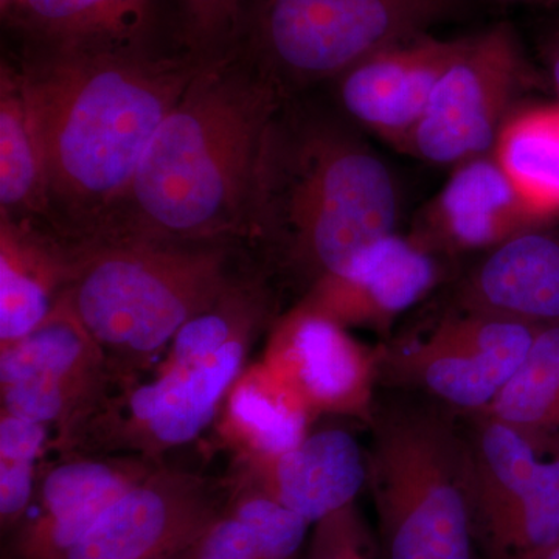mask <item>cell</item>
Wrapping results in <instances>:
<instances>
[{"label": "cell", "mask_w": 559, "mask_h": 559, "mask_svg": "<svg viewBox=\"0 0 559 559\" xmlns=\"http://www.w3.org/2000/svg\"><path fill=\"white\" fill-rule=\"evenodd\" d=\"M209 58L154 51L20 50L46 159L47 230L69 248L94 240L151 140Z\"/></svg>", "instance_id": "6da1fadb"}, {"label": "cell", "mask_w": 559, "mask_h": 559, "mask_svg": "<svg viewBox=\"0 0 559 559\" xmlns=\"http://www.w3.org/2000/svg\"><path fill=\"white\" fill-rule=\"evenodd\" d=\"M286 98L241 47L209 58L86 245L241 242L249 248L261 151Z\"/></svg>", "instance_id": "7a4b0ae2"}, {"label": "cell", "mask_w": 559, "mask_h": 559, "mask_svg": "<svg viewBox=\"0 0 559 559\" xmlns=\"http://www.w3.org/2000/svg\"><path fill=\"white\" fill-rule=\"evenodd\" d=\"M286 100L261 151L249 248L312 289L395 231L399 187L353 132Z\"/></svg>", "instance_id": "3957f363"}, {"label": "cell", "mask_w": 559, "mask_h": 559, "mask_svg": "<svg viewBox=\"0 0 559 559\" xmlns=\"http://www.w3.org/2000/svg\"><path fill=\"white\" fill-rule=\"evenodd\" d=\"M249 252L241 242L76 246L62 297L128 384L189 320L261 270Z\"/></svg>", "instance_id": "277c9868"}, {"label": "cell", "mask_w": 559, "mask_h": 559, "mask_svg": "<svg viewBox=\"0 0 559 559\" xmlns=\"http://www.w3.org/2000/svg\"><path fill=\"white\" fill-rule=\"evenodd\" d=\"M367 452L382 559H484L468 436L436 412H371Z\"/></svg>", "instance_id": "5b68a950"}, {"label": "cell", "mask_w": 559, "mask_h": 559, "mask_svg": "<svg viewBox=\"0 0 559 559\" xmlns=\"http://www.w3.org/2000/svg\"><path fill=\"white\" fill-rule=\"evenodd\" d=\"M454 9L455 0H246L238 47L288 94L340 79Z\"/></svg>", "instance_id": "8992f818"}, {"label": "cell", "mask_w": 559, "mask_h": 559, "mask_svg": "<svg viewBox=\"0 0 559 559\" xmlns=\"http://www.w3.org/2000/svg\"><path fill=\"white\" fill-rule=\"evenodd\" d=\"M550 437L477 419L468 441L481 558L525 559L559 540V450Z\"/></svg>", "instance_id": "52a82bcc"}, {"label": "cell", "mask_w": 559, "mask_h": 559, "mask_svg": "<svg viewBox=\"0 0 559 559\" xmlns=\"http://www.w3.org/2000/svg\"><path fill=\"white\" fill-rule=\"evenodd\" d=\"M255 337L231 342L189 369L160 370L142 385L121 384L66 450L86 454L140 455L162 462L165 452L189 444L218 419L234 382L245 370Z\"/></svg>", "instance_id": "ba28073f"}, {"label": "cell", "mask_w": 559, "mask_h": 559, "mask_svg": "<svg viewBox=\"0 0 559 559\" xmlns=\"http://www.w3.org/2000/svg\"><path fill=\"white\" fill-rule=\"evenodd\" d=\"M119 381L100 345L64 297L46 322L0 349L2 409L57 430L51 448L68 450Z\"/></svg>", "instance_id": "9c48e42d"}, {"label": "cell", "mask_w": 559, "mask_h": 559, "mask_svg": "<svg viewBox=\"0 0 559 559\" xmlns=\"http://www.w3.org/2000/svg\"><path fill=\"white\" fill-rule=\"evenodd\" d=\"M522 61L510 25L468 36L399 150L429 164L452 167L491 153L511 114Z\"/></svg>", "instance_id": "30bf717a"}, {"label": "cell", "mask_w": 559, "mask_h": 559, "mask_svg": "<svg viewBox=\"0 0 559 559\" xmlns=\"http://www.w3.org/2000/svg\"><path fill=\"white\" fill-rule=\"evenodd\" d=\"M539 330L524 320L463 310L385 364L396 380L452 407L481 412L520 369Z\"/></svg>", "instance_id": "8fae6325"}, {"label": "cell", "mask_w": 559, "mask_h": 559, "mask_svg": "<svg viewBox=\"0 0 559 559\" xmlns=\"http://www.w3.org/2000/svg\"><path fill=\"white\" fill-rule=\"evenodd\" d=\"M231 481L160 463L62 559H157L189 549L229 502Z\"/></svg>", "instance_id": "7c38bea8"}, {"label": "cell", "mask_w": 559, "mask_h": 559, "mask_svg": "<svg viewBox=\"0 0 559 559\" xmlns=\"http://www.w3.org/2000/svg\"><path fill=\"white\" fill-rule=\"evenodd\" d=\"M162 462L140 455L60 452L40 466L35 498L7 535L2 559H62L114 500Z\"/></svg>", "instance_id": "4fadbf2b"}, {"label": "cell", "mask_w": 559, "mask_h": 559, "mask_svg": "<svg viewBox=\"0 0 559 559\" xmlns=\"http://www.w3.org/2000/svg\"><path fill=\"white\" fill-rule=\"evenodd\" d=\"M264 364L311 415L325 412L369 421L380 360L348 333L347 326L307 301L280 320Z\"/></svg>", "instance_id": "5bb4252c"}, {"label": "cell", "mask_w": 559, "mask_h": 559, "mask_svg": "<svg viewBox=\"0 0 559 559\" xmlns=\"http://www.w3.org/2000/svg\"><path fill=\"white\" fill-rule=\"evenodd\" d=\"M465 43L423 33L370 55L336 80L342 108L400 148Z\"/></svg>", "instance_id": "9a60e30c"}, {"label": "cell", "mask_w": 559, "mask_h": 559, "mask_svg": "<svg viewBox=\"0 0 559 559\" xmlns=\"http://www.w3.org/2000/svg\"><path fill=\"white\" fill-rule=\"evenodd\" d=\"M439 280L432 250L389 234L362 250L347 271L308 290V305L344 326L388 330Z\"/></svg>", "instance_id": "2e32d148"}, {"label": "cell", "mask_w": 559, "mask_h": 559, "mask_svg": "<svg viewBox=\"0 0 559 559\" xmlns=\"http://www.w3.org/2000/svg\"><path fill=\"white\" fill-rule=\"evenodd\" d=\"M2 21L21 50H165L160 0H16Z\"/></svg>", "instance_id": "e0dca14e"}, {"label": "cell", "mask_w": 559, "mask_h": 559, "mask_svg": "<svg viewBox=\"0 0 559 559\" xmlns=\"http://www.w3.org/2000/svg\"><path fill=\"white\" fill-rule=\"evenodd\" d=\"M238 474L314 525L355 503L369 463L352 432L329 428L282 454L240 462Z\"/></svg>", "instance_id": "ac0fdd59"}, {"label": "cell", "mask_w": 559, "mask_h": 559, "mask_svg": "<svg viewBox=\"0 0 559 559\" xmlns=\"http://www.w3.org/2000/svg\"><path fill=\"white\" fill-rule=\"evenodd\" d=\"M539 223L492 153L463 162L421 209L412 237L425 248H496Z\"/></svg>", "instance_id": "d6986e66"}, {"label": "cell", "mask_w": 559, "mask_h": 559, "mask_svg": "<svg viewBox=\"0 0 559 559\" xmlns=\"http://www.w3.org/2000/svg\"><path fill=\"white\" fill-rule=\"evenodd\" d=\"M463 310L533 325L559 323V230L532 229L492 248L463 283Z\"/></svg>", "instance_id": "ffe728a7"}, {"label": "cell", "mask_w": 559, "mask_h": 559, "mask_svg": "<svg viewBox=\"0 0 559 559\" xmlns=\"http://www.w3.org/2000/svg\"><path fill=\"white\" fill-rule=\"evenodd\" d=\"M69 277L64 242L35 224L0 219V349L49 319Z\"/></svg>", "instance_id": "44dd1931"}, {"label": "cell", "mask_w": 559, "mask_h": 559, "mask_svg": "<svg viewBox=\"0 0 559 559\" xmlns=\"http://www.w3.org/2000/svg\"><path fill=\"white\" fill-rule=\"evenodd\" d=\"M49 189L43 142L14 58L0 66V219L47 230Z\"/></svg>", "instance_id": "7402d4cb"}, {"label": "cell", "mask_w": 559, "mask_h": 559, "mask_svg": "<svg viewBox=\"0 0 559 559\" xmlns=\"http://www.w3.org/2000/svg\"><path fill=\"white\" fill-rule=\"evenodd\" d=\"M311 412L266 364L241 371L218 423L221 436L240 455L238 462L271 457L297 447L308 436Z\"/></svg>", "instance_id": "603a6c76"}, {"label": "cell", "mask_w": 559, "mask_h": 559, "mask_svg": "<svg viewBox=\"0 0 559 559\" xmlns=\"http://www.w3.org/2000/svg\"><path fill=\"white\" fill-rule=\"evenodd\" d=\"M538 223L559 215V106L511 112L491 151Z\"/></svg>", "instance_id": "cb8c5ba5"}, {"label": "cell", "mask_w": 559, "mask_h": 559, "mask_svg": "<svg viewBox=\"0 0 559 559\" xmlns=\"http://www.w3.org/2000/svg\"><path fill=\"white\" fill-rule=\"evenodd\" d=\"M263 270L227 290L209 310L194 316L173 337L162 370L189 369L212 358L231 342L255 337L272 310Z\"/></svg>", "instance_id": "d4e9b609"}, {"label": "cell", "mask_w": 559, "mask_h": 559, "mask_svg": "<svg viewBox=\"0 0 559 559\" xmlns=\"http://www.w3.org/2000/svg\"><path fill=\"white\" fill-rule=\"evenodd\" d=\"M485 417L530 432H559V323L540 326L528 355L500 390Z\"/></svg>", "instance_id": "484cf974"}, {"label": "cell", "mask_w": 559, "mask_h": 559, "mask_svg": "<svg viewBox=\"0 0 559 559\" xmlns=\"http://www.w3.org/2000/svg\"><path fill=\"white\" fill-rule=\"evenodd\" d=\"M51 447L49 428L0 412V528L7 536L24 520L38 485V460Z\"/></svg>", "instance_id": "4316f807"}, {"label": "cell", "mask_w": 559, "mask_h": 559, "mask_svg": "<svg viewBox=\"0 0 559 559\" xmlns=\"http://www.w3.org/2000/svg\"><path fill=\"white\" fill-rule=\"evenodd\" d=\"M246 0H178L183 49L215 58L238 46Z\"/></svg>", "instance_id": "83f0119b"}, {"label": "cell", "mask_w": 559, "mask_h": 559, "mask_svg": "<svg viewBox=\"0 0 559 559\" xmlns=\"http://www.w3.org/2000/svg\"><path fill=\"white\" fill-rule=\"evenodd\" d=\"M305 559H370L355 503L314 524Z\"/></svg>", "instance_id": "f1b7e54d"}, {"label": "cell", "mask_w": 559, "mask_h": 559, "mask_svg": "<svg viewBox=\"0 0 559 559\" xmlns=\"http://www.w3.org/2000/svg\"><path fill=\"white\" fill-rule=\"evenodd\" d=\"M186 551L189 559H263L252 530L227 507Z\"/></svg>", "instance_id": "f546056e"}, {"label": "cell", "mask_w": 559, "mask_h": 559, "mask_svg": "<svg viewBox=\"0 0 559 559\" xmlns=\"http://www.w3.org/2000/svg\"><path fill=\"white\" fill-rule=\"evenodd\" d=\"M550 72L551 79H554L555 90L558 94V106H559V44L551 50L550 55Z\"/></svg>", "instance_id": "4dcf8cb0"}, {"label": "cell", "mask_w": 559, "mask_h": 559, "mask_svg": "<svg viewBox=\"0 0 559 559\" xmlns=\"http://www.w3.org/2000/svg\"><path fill=\"white\" fill-rule=\"evenodd\" d=\"M525 559H559V540L546 547V549L538 551V554L532 555V557Z\"/></svg>", "instance_id": "1f68e13d"}, {"label": "cell", "mask_w": 559, "mask_h": 559, "mask_svg": "<svg viewBox=\"0 0 559 559\" xmlns=\"http://www.w3.org/2000/svg\"><path fill=\"white\" fill-rule=\"evenodd\" d=\"M14 2H16V0H0V13H3V11L9 10Z\"/></svg>", "instance_id": "d6a6232c"}, {"label": "cell", "mask_w": 559, "mask_h": 559, "mask_svg": "<svg viewBox=\"0 0 559 559\" xmlns=\"http://www.w3.org/2000/svg\"><path fill=\"white\" fill-rule=\"evenodd\" d=\"M157 559H189V558H187V551L183 550V551H180V554L168 555V557L157 558Z\"/></svg>", "instance_id": "836d02e7"}]
</instances>
